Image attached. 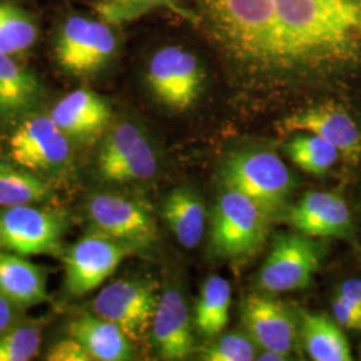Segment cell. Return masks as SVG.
<instances>
[{
  "label": "cell",
  "mask_w": 361,
  "mask_h": 361,
  "mask_svg": "<svg viewBox=\"0 0 361 361\" xmlns=\"http://www.w3.org/2000/svg\"><path fill=\"white\" fill-rule=\"evenodd\" d=\"M116 50L111 28L85 16H71L59 30L55 56L59 66L73 75H90L110 62Z\"/></svg>",
  "instance_id": "30bf717a"
},
{
  "label": "cell",
  "mask_w": 361,
  "mask_h": 361,
  "mask_svg": "<svg viewBox=\"0 0 361 361\" xmlns=\"http://www.w3.org/2000/svg\"><path fill=\"white\" fill-rule=\"evenodd\" d=\"M68 228L65 210L35 205L1 207L0 252L19 256H58Z\"/></svg>",
  "instance_id": "8992f818"
},
{
  "label": "cell",
  "mask_w": 361,
  "mask_h": 361,
  "mask_svg": "<svg viewBox=\"0 0 361 361\" xmlns=\"http://www.w3.org/2000/svg\"><path fill=\"white\" fill-rule=\"evenodd\" d=\"M40 325L13 323L0 335V361H28L38 355Z\"/></svg>",
  "instance_id": "f1b7e54d"
},
{
  "label": "cell",
  "mask_w": 361,
  "mask_h": 361,
  "mask_svg": "<svg viewBox=\"0 0 361 361\" xmlns=\"http://www.w3.org/2000/svg\"><path fill=\"white\" fill-rule=\"evenodd\" d=\"M164 219L180 245L193 249L202 241L207 212L192 190L178 189L170 194L164 204Z\"/></svg>",
  "instance_id": "7402d4cb"
},
{
  "label": "cell",
  "mask_w": 361,
  "mask_h": 361,
  "mask_svg": "<svg viewBox=\"0 0 361 361\" xmlns=\"http://www.w3.org/2000/svg\"><path fill=\"white\" fill-rule=\"evenodd\" d=\"M0 295L16 307H32L47 301L46 271L15 253L0 252Z\"/></svg>",
  "instance_id": "ffe728a7"
},
{
  "label": "cell",
  "mask_w": 361,
  "mask_h": 361,
  "mask_svg": "<svg viewBox=\"0 0 361 361\" xmlns=\"http://www.w3.org/2000/svg\"><path fill=\"white\" fill-rule=\"evenodd\" d=\"M323 247L307 234H280L261 267L258 284L269 293L304 289L320 268Z\"/></svg>",
  "instance_id": "ba28073f"
},
{
  "label": "cell",
  "mask_w": 361,
  "mask_h": 361,
  "mask_svg": "<svg viewBox=\"0 0 361 361\" xmlns=\"http://www.w3.org/2000/svg\"><path fill=\"white\" fill-rule=\"evenodd\" d=\"M49 361H91L94 360L89 350L85 348L77 338L68 336V338L59 340L46 353Z\"/></svg>",
  "instance_id": "4dcf8cb0"
},
{
  "label": "cell",
  "mask_w": 361,
  "mask_h": 361,
  "mask_svg": "<svg viewBox=\"0 0 361 361\" xmlns=\"http://www.w3.org/2000/svg\"><path fill=\"white\" fill-rule=\"evenodd\" d=\"M158 286L152 280H118L104 286L92 301L97 316L116 324L131 341L152 329L158 307Z\"/></svg>",
  "instance_id": "9c48e42d"
},
{
  "label": "cell",
  "mask_w": 361,
  "mask_h": 361,
  "mask_svg": "<svg viewBox=\"0 0 361 361\" xmlns=\"http://www.w3.org/2000/svg\"><path fill=\"white\" fill-rule=\"evenodd\" d=\"M16 319V305L0 295V335L8 329Z\"/></svg>",
  "instance_id": "836d02e7"
},
{
  "label": "cell",
  "mask_w": 361,
  "mask_h": 361,
  "mask_svg": "<svg viewBox=\"0 0 361 361\" xmlns=\"http://www.w3.org/2000/svg\"><path fill=\"white\" fill-rule=\"evenodd\" d=\"M289 224L302 234L320 238H350L355 233L347 201L336 192H310L288 214Z\"/></svg>",
  "instance_id": "2e32d148"
},
{
  "label": "cell",
  "mask_w": 361,
  "mask_h": 361,
  "mask_svg": "<svg viewBox=\"0 0 361 361\" xmlns=\"http://www.w3.org/2000/svg\"><path fill=\"white\" fill-rule=\"evenodd\" d=\"M214 38L247 73L281 77L274 0H197Z\"/></svg>",
  "instance_id": "7a4b0ae2"
},
{
  "label": "cell",
  "mask_w": 361,
  "mask_h": 361,
  "mask_svg": "<svg viewBox=\"0 0 361 361\" xmlns=\"http://www.w3.org/2000/svg\"><path fill=\"white\" fill-rule=\"evenodd\" d=\"M279 131H305L332 143L345 162L361 161V130L348 111L334 102L316 104L281 121Z\"/></svg>",
  "instance_id": "5bb4252c"
},
{
  "label": "cell",
  "mask_w": 361,
  "mask_h": 361,
  "mask_svg": "<svg viewBox=\"0 0 361 361\" xmlns=\"http://www.w3.org/2000/svg\"><path fill=\"white\" fill-rule=\"evenodd\" d=\"M54 197L50 182L20 168L13 161L0 159V207L37 205Z\"/></svg>",
  "instance_id": "cb8c5ba5"
},
{
  "label": "cell",
  "mask_w": 361,
  "mask_h": 361,
  "mask_svg": "<svg viewBox=\"0 0 361 361\" xmlns=\"http://www.w3.org/2000/svg\"><path fill=\"white\" fill-rule=\"evenodd\" d=\"M152 335L161 359L185 360L193 348L190 313L188 302L178 289L168 288L158 301Z\"/></svg>",
  "instance_id": "ac0fdd59"
},
{
  "label": "cell",
  "mask_w": 361,
  "mask_h": 361,
  "mask_svg": "<svg viewBox=\"0 0 361 361\" xmlns=\"http://www.w3.org/2000/svg\"><path fill=\"white\" fill-rule=\"evenodd\" d=\"M130 246L101 232L80 237L65 255V284L74 296H83L104 284L129 255Z\"/></svg>",
  "instance_id": "7c38bea8"
},
{
  "label": "cell",
  "mask_w": 361,
  "mask_h": 361,
  "mask_svg": "<svg viewBox=\"0 0 361 361\" xmlns=\"http://www.w3.org/2000/svg\"><path fill=\"white\" fill-rule=\"evenodd\" d=\"M87 216L97 232L134 247L152 245L157 240V224L142 202L116 193L94 194L87 202Z\"/></svg>",
  "instance_id": "8fae6325"
},
{
  "label": "cell",
  "mask_w": 361,
  "mask_h": 361,
  "mask_svg": "<svg viewBox=\"0 0 361 361\" xmlns=\"http://www.w3.org/2000/svg\"><path fill=\"white\" fill-rule=\"evenodd\" d=\"M285 152L298 168L313 176H323L340 159L332 143L310 133L295 137L285 146Z\"/></svg>",
  "instance_id": "4316f807"
},
{
  "label": "cell",
  "mask_w": 361,
  "mask_h": 361,
  "mask_svg": "<svg viewBox=\"0 0 361 361\" xmlns=\"http://www.w3.org/2000/svg\"><path fill=\"white\" fill-rule=\"evenodd\" d=\"M256 343L241 332H231L204 349L201 359L207 361H252L257 359Z\"/></svg>",
  "instance_id": "f546056e"
},
{
  "label": "cell",
  "mask_w": 361,
  "mask_h": 361,
  "mask_svg": "<svg viewBox=\"0 0 361 361\" xmlns=\"http://www.w3.org/2000/svg\"><path fill=\"white\" fill-rule=\"evenodd\" d=\"M50 116L71 142L90 143L109 128L113 113L102 95L79 89L55 104Z\"/></svg>",
  "instance_id": "e0dca14e"
},
{
  "label": "cell",
  "mask_w": 361,
  "mask_h": 361,
  "mask_svg": "<svg viewBox=\"0 0 361 361\" xmlns=\"http://www.w3.org/2000/svg\"><path fill=\"white\" fill-rule=\"evenodd\" d=\"M154 8H168L189 22H198V16L182 7L177 0H101L98 13L109 22H126Z\"/></svg>",
  "instance_id": "83f0119b"
},
{
  "label": "cell",
  "mask_w": 361,
  "mask_h": 361,
  "mask_svg": "<svg viewBox=\"0 0 361 361\" xmlns=\"http://www.w3.org/2000/svg\"><path fill=\"white\" fill-rule=\"evenodd\" d=\"M38 77L19 65L11 55L0 52V118L15 119L31 113L42 97Z\"/></svg>",
  "instance_id": "44dd1931"
},
{
  "label": "cell",
  "mask_w": 361,
  "mask_h": 361,
  "mask_svg": "<svg viewBox=\"0 0 361 361\" xmlns=\"http://www.w3.org/2000/svg\"><path fill=\"white\" fill-rule=\"evenodd\" d=\"M232 286L221 276L209 277L195 307V326L207 337L219 335L229 323Z\"/></svg>",
  "instance_id": "d4e9b609"
},
{
  "label": "cell",
  "mask_w": 361,
  "mask_h": 361,
  "mask_svg": "<svg viewBox=\"0 0 361 361\" xmlns=\"http://www.w3.org/2000/svg\"><path fill=\"white\" fill-rule=\"evenodd\" d=\"M147 82L155 98L169 109L183 111L202 87V71L192 52L169 46L155 52L147 67Z\"/></svg>",
  "instance_id": "4fadbf2b"
},
{
  "label": "cell",
  "mask_w": 361,
  "mask_h": 361,
  "mask_svg": "<svg viewBox=\"0 0 361 361\" xmlns=\"http://www.w3.org/2000/svg\"><path fill=\"white\" fill-rule=\"evenodd\" d=\"M302 341L314 361H350L348 338L341 326L324 313L302 314Z\"/></svg>",
  "instance_id": "603a6c76"
},
{
  "label": "cell",
  "mask_w": 361,
  "mask_h": 361,
  "mask_svg": "<svg viewBox=\"0 0 361 361\" xmlns=\"http://www.w3.org/2000/svg\"><path fill=\"white\" fill-rule=\"evenodd\" d=\"M37 38L34 18L13 3L0 0V52L19 55L31 49Z\"/></svg>",
  "instance_id": "484cf974"
},
{
  "label": "cell",
  "mask_w": 361,
  "mask_h": 361,
  "mask_svg": "<svg viewBox=\"0 0 361 361\" xmlns=\"http://www.w3.org/2000/svg\"><path fill=\"white\" fill-rule=\"evenodd\" d=\"M97 166L99 176L110 182L147 180L157 174L158 157L141 126L121 122L104 135Z\"/></svg>",
  "instance_id": "52a82bcc"
},
{
  "label": "cell",
  "mask_w": 361,
  "mask_h": 361,
  "mask_svg": "<svg viewBox=\"0 0 361 361\" xmlns=\"http://www.w3.org/2000/svg\"><path fill=\"white\" fill-rule=\"evenodd\" d=\"M66 331L89 350L94 360L128 361L134 356L126 334L116 324L97 314L79 316L67 324Z\"/></svg>",
  "instance_id": "d6986e66"
},
{
  "label": "cell",
  "mask_w": 361,
  "mask_h": 361,
  "mask_svg": "<svg viewBox=\"0 0 361 361\" xmlns=\"http://www.w3.org/2000/svg\"><path fill=\"white\" fill-rule=\"evenodd\" d=\"M271 216L244 194L226 189L214 209L210 243L221 257L243 259L267 241Z\"/></svg>",
  "instance_id": "277c9868"
},
{
  "label": "cell",
  "mask_w": 361,
  "mask_h": 361,
  "mask_svg": "<svg viewBox=\"0 0 361 361\" xmlns=\"http://www.w3.org/2000/svg\"><path fill=\"white\" fill-rule=\"evenodd\" d=\"M281 75L316 77L361 66V0H274Z\"/></svg>",
  "instance_id": "6da1fadb"
},
{
  "label": "cell",
  "mask_w": 361,
  "mask_h": 361,
  "mask_svg": "<svg viewBox=\"0 0 361 361\" xmlns=\"http://www.w3.org/2000/svg\"><path fill=\"white\" fill-rule=\"evenodd\" d=\"M332 313L336 323L340 326L352 331H361V310L359 308L335 296L332 300Z\"/></svg>",
  "instance_id": "1f68e13d"
},
{
  "label": "cell",
  "mask_w": 361,
  "mask_h": 361,
  "mask_svg": "<svg viewBox=\"0 0 361 361\" xmlns=\"http://www.w3.org/2000/svg\"><path fill=\"white\" fill-rule=\"evenodd\" d=\"M262 352L257 355V360L259 361H283L286 360L288 357L281 355V353H277V352H271V350H265V349H261Z\"/></svg>",
  "instance_id": "e575fe53"
},
{
  "label": "cell",
  "mask_w": 361,
  "mask_h": 361,
  "mask_svg": "<svg viewBox=\"0 0 361 361\" xmlns=\"http://www.w3.org/2000/svg\"><path fill=\"white\" fill-rule=\"evenodd\" d=\"M8 159L42 178L62 177L73 169L71 141L51 116L27 114L7 141Z\"/></svg>",
  "instance_id": "3957f363"
},
{
  "label": "cell",
  "mask_w": 361,
  "mask_h": 361,
  "mask_svg": "<svg viewBox=\"0 0 361 361\" xmlns=\"http://www.w3.org/2000/svg\"><path fill=\"white\" fill-rule=\"evenodd\" d=\"M226 189L250 198L269 216L283 207L293 188L289 169L280 157L267 152H245L229 157L221 170Z\"/></svg>",
  "instance_id": "5b68a950"
},
{
  "label": "cell",
  "mask_w": 361,
  "mask_h": 361,
  "mask_svg": "<svg viewBox=\"0 0 361 361\" xmlns=\"http://www.w3.org/2000/svg\"><path fill=\"white\" fill-rule=\"evenodd\" d=\"M243 323L259 349L289 356L295 349L296 323L284 304L267 295L253 293L243 304Z\"/></svg>",
  "instance_id": "9a60e30c"
},
{
  "label": "cell",
  "mask_w": 361,
  "mask_h": 361,
  "mask_svg": "<svg viewBox=\"0 0 361 361\" xmlns=\"http://www.w3.org/2000/svg\"><path fill=\"white\" fill-rule=\"evenodd\" d=\"M335 296L361 310V279L353 277L343 281L337 288Z\"/></svg>",
  "instance_id": "d6a6232c"
}]
</instances>
